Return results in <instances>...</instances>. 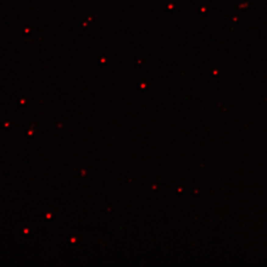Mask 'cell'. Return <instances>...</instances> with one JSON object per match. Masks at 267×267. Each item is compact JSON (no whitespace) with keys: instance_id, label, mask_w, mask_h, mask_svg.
I'll use <instances>...</instances> for the list:
<instances>
[]
</instances>
